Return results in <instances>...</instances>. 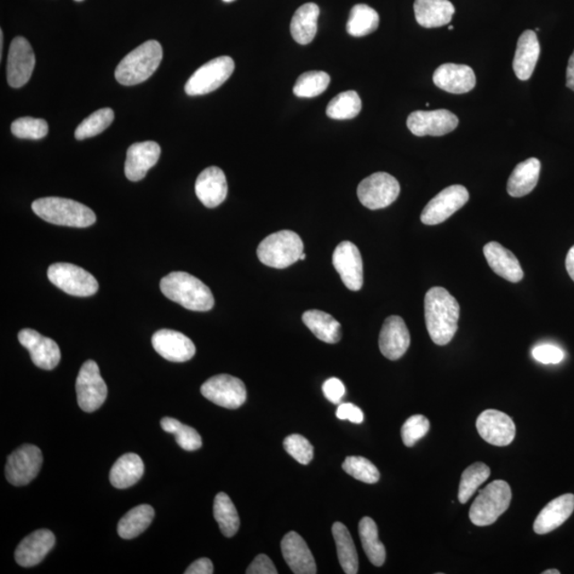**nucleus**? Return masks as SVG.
Masks as SVG:
<instances>
[{
  "instance_id": "nucleus-1",
  "label": "nucleus",
  "mask_w": 574,
  "mask_h": 574,
  "mask_svg": "<svg viewBox=\"0 0 574 574\" xmlns=\"http://www.w3.org/2000/svg\"><path fill=\"white\" fill-rule=\"evenodd\" d=\"M424 317L430 340L445 346L457 331L459 304L444 287H432L424 298Z\"/></svg>"
},
{
  "instance_id": "nucleus-2",
  "label": "nucleus",
  "mask_w": 574,
  "mask_h": 574,
  "mask_svg": "<svg viewBox=\"0 0 574 574\" xmlns=\"http://www.w3.org/2000/svg\"><path fill=\"white\" fill-rule=\"evenodd\" d=\"M160 287L166 298L191 311L206 312L214 307V297L209 287L187 273L166 275L161 280Z\"/></svg>"
},
{
  "instance_id": "nucleus-3",
  "label": "nucleus",
  "mask_w": 574,
  "mask_h": 574,
  "mask_svg": "<svg viewBox=\"0 0 574 574\" xmlns=\"http://www.w3.org/2000/svg\"><path fill=\"white\" fill-rule=\"evenodd\" d=\"M163 57L162 46L158 41H147L126 56L115 70V78L123 85H136L151 78Z\"/></svg>"
},
{
  "instance_id": "nucleus-4",
  "label": "nucleus",
  "mask_w": 574,
  "mask_h": 574,
  "mask_svg": "<svg viewBox=\"0 0 574 574\" xmlns=\"http://www.w3.org/2000/svg\"><path fill=\"white\" fill-rule=\"evenodd\" d=\"M32 210L43 221L57 226L86 228L94 225L96 215L88 206L77 201L48 197L33 201Z\"/></svg>"
},
{
  "instance_id": "nucleus-5",
  "label": "nucleus",
  "mask_w": 574,
  "mask_h": 574,
  "mask_svg": "<svg viewBox=\"0 0 574 574\" xmlns=\"http://www.w3.org/2000/svg\"><path fill=\"white\" fill-rule=\"evenodd\" d=\"M303 242L300 235L283 230L268 235L257 247V257L264 265L283 269L300 260Z\"/></svg>"
},
{
  "instance_id": "nucleus-6",
  "label": "nucleus",
  "mask_w": 574,
  "mask_h": 574,
  "mask_svg": "<svg viewBox=\"0 0 574 574\" xmlns=\"http://www.w3.org/2000/svg\"><path fill=\"white\" fill-rule=\"evenodd\" d=\"M512 501V490L507 482L496 480L480 491L469 510V518L476 526L495 524L507 512Z\"/></svg>"
},
{
  "instance_id": "nucleus-7",
  "label": "nucleus",
  "mask_w": 574,
  "mask_h": 574,
  "mask_svg": "<svg viewBox=\"0 0 574 574\" xmlns=\"http://www.w3.org/2000/svg\"><path fill=\"white\" fill-rule=\"evenodd\" d=\"M48 275L51 283L71 296L90 297L100 289L93 274L74 264H53L48 268Z\"/></svg>"
},
{
  "instance_id": "nucleus-8",
  "label": "nucleus",
  "mask_w": 574,
  "mask_h": 574,
  "mask_svg": "<svg viewBox=\"0 0 574 574\" xmlns=\"http://www.w3.org/2000/svg\"><path fill=\"white\" fill-rule=\"evenodd\" d=\"M232 57H218L198 68L186 84L188 96H199L211 93L227 82L234 72Z\"/></svg>"
},
{
  "instance_id": "nucleus-9",
  "label": "nucleus",
  "mask_w": 574,
  "mask_h": 574,
  "mask_svg": "<svg viewBox=\"0 0 574 574\" xmlns=\"http://www.w3.org/2000/svg\"><path fill=\"white\" fill-rule=\"evenodd\" d=\"M397 179L387 172H376L361 181L358 187L361 204L370 210L387 208L399 197Z\"/></svg>"
},
{
  "instance_id": "nucleus-10",
  "label": "nucleus",
  "mask_w": 574,
  "mask_h": 574,
  "mask_svg": "<svg viewBox=\"0 0 574 574\" xmlns=\"http://www.w3.org/2000/svg\"><path fill=\"white\" fill-rule=\"evenodd\" d=\"M76 393L80 409L86 413L95 412L105 404L108 387L95 361H86L80 369Z\"/></svg>"
},
{
  "instance_id": "nucleus-11",
  "label": "nucleus",
  "mask_w": 574,
  "mask_h": 574,
  "mask_svg": "<svg viewBox=\"0 0 574 574\" xmlns=\"http://www.w3.org/2000/svg\"><path fill=\"white\" fill-rule=\"evenodd\" d=\"M200 392L204 398L230 410L239 409L247 399L244 382L230 375L212 377L203 384Z\"/></svg>"
},
{
  "instance_id": "nucleus-12",
  "label": "nucleus",
  "mask_w": 574,
  "mask_h": 574,
  "mask_svg": "<svg viewBox=\"0 0 574 574\" xmlns=\"http://www.w3.org/2000/svg\"><path fill=\"white\" fill-rule=\"evenodd\" d=\"M43 455L34 445H22L8 457L5 478L14 486H25L36 478L41 470Z\"/></svg>"
},
{
  "instance_id": "nucleus-13",
  "label": "nucleus",
  "mask_w": 574,
  "mask_h": 574,
  "mask_svg": "<svg viewBox=\"0 0 574 574\" xmlns=\"http://www.w3.org/2000/svg\"><path fill=\"white\" fill-rule=\"evenodd\" d=\"M469 193L463 186H451L430 200L421 220L424 225L435 226L444 222L468 203Z\"/></svg>"
},
{
  "instance_id": "nucleus-14",
  "label": "nucleus",
  "mask_w": 574,
  "mask_h": 574,
  "mask_svg": "<svg viewBox=\"0 0 574 574\" xmlns=\"http://www.w3.org/2000/svg\"><path fill=\"white\" fill-rule=\"evenodd\" d=\"M34 66L36 56L30 43L25 38L16 37L11 42L7 62V80L11 88L24 86L30 80Z\"/></svg>"
},
{
  "instance_id": "nucleus-15",
  "label": "nucleus",
  "mask_w": 574,
  "mask_h": 574,
  "mask_svg": "<svg viewBox=\"0 0 574 574\" xmlns=\"http://www.w3.org/2000/svg\"><path fill=\"white\" fill-rule=\"evenodd\" d=\"M332 261L347 289L357 291L363 287V260L357 246L344 240L337 245Z\"/></svg>"
},
{
  "instance_id": "nucleus-16",
  "label": "nucleus",
  "mask_w": 574,
  "mask_h": 574,
  "mask_svg": "<svg viewBox=\"0 0 574 574\" xmlns=\"http://www.w3.org/2000/svg\"><path fill=\"white\" fill-rule=\"evenodd\" d=\"M476 429L486 443L499 447L512 444L516 435L513 419L496 410L482 413L476 421Z\"/></svg>"
},
{
  "instance_id": "nucleus-17",
  "label": "nucleus",
  "mask_w": 574,
  "mask_h": 574,
  "mask_svg": "<svg viewBox=\"0 0 574 574\" xmlns=\"http://www.w3.org/2000/svg\"><path fill=\"white\" fill-rule=\"evenodd\" d=\"M406 124L416 136H441L457 127L458 118L448 110L415 111L410 114Z\"/></svg>"
},
{
  "instance_id": "nucleus-18",
  "label": "nucleus",
  "mask_w": 574,
  "mask_h": 574,
  "mask_svg": "<svg viewBox=\"0 0 574 574\" xmlns=\"http://www.w3.org/2000/svg\"><path fill=\"white\" fill-rule=\"evenodd\" d=\"M19 341L30 353L33 364L39 369L53 370L60 363V348L51 338L32 329H24L19 333Z\"/></svg>"
},
{
  "instance_id": "nucleus-19",
  "label": "nucleus",
  "mask_w": 574,
  "mask_h": 574,
  "mask_svg": "<svg viewBox=\"0 0 574 574\" xmlns=\"http://www.w3.org/2000/svg\"><path fill=\"white\" fill-rule=\"evenodd\" d=\"M410 344V332L404 320L400 316H389L384 321L378 336V347L384 357L392 361L401 359L409 349Z\"/></svg>"
},
{
  "instance_id": "nucleus-20",
  "label": "nucleus",
  "mask_w": 574,
  "mask_h": 574,
  "mask_svg": "<svg viewBox=\"0 0 574 574\" xmlns=\"http://www.w3.org/2000/svg\"><path fill=\"white\" fill-rule=\"evenodd\" d=\"M152 343L161 357L174 363H183L194 358L196 347L182 333L163 329L154 333Z\"/></svg>"
},
{
  "instance_id": "nucleus-21",
  "label": "nucleus",
  "mask_w": 574,
  "mask_h": 574,
  "mask_svg": "<svg viewBox=\"0 0 574 574\" xmlns=\"http://www.w3.org/2000/svg\"><path fill=\"white\" fill-rule=\"evenodd\" d=\"M161 147L158 143L146 141L135 143L127 152L125 175L130 181L137 182L146 177L149 170L158 163Z\"/></svg>"
},
{
  "instance_id": "nucleus-22",
  "label": "nucleus",
  "mask_w": 574,
  "mask_h": 574,
  "mask_svg": "<svg viewBox=\"0 0 574 574\" xmlns=\"http://www.w3.org/2000/svg\"><path fill=\"white\" fill-rule=\"evenodd\" d=\"M56 537L49 530H39L28 535L15 550V561L22 567H33L41 562L55 547Z\"/></svg>"
},
{
  "instance_id": "nucleus-23",
  "label": "nucleus",
  "mask_w": 574,
  "mask_h": 574,
  "mask_svg": "<svg viewBox=\"0 0 574 574\" xmlns=\"http://www.w3.org/2000/svg\"><path fill=\"white\" fill-rule=\"evenodd\" d=\"M195 192L206 208H216L227 198L228 183L225 172L216 166L205 169L197 178Z\"/></svg>"
},
{
  "instance_id": "nucleus-24",
  "label": "nucleus",
  "mask_w": 574,
  "mask_h": 574,
  "mask_svg": "<svg viewBox=\"0 0 574 574\" xmlns=\"http://www.w3.org/2000/svg\"><path fill=\"white\" fill-rule=\"evenodd\" d=\"M433 82L438 88L451 94L468 93L476 84L472 67L453 63L440 65L433 74Z\"/></svg>"
},
{
  "instance_id": "nucleus-25",
  "label": "nucleus",
  "mask_w": 574,
  "mask_h": 574,
  "mask_svg": "<svg viewBox=\"0 0 574 574\" xmlns=\"http://www.w3.org/2000/svg\"><path fill=\"white\" fill-rule=\"evenodd\" d=\"M281 551L286 564L296 574H315L317 567L311 550L296 532L287 533L281 542Z\"/></svg>"
},
{
  "instance_id": "nucleus-26",
  "label": "nucleus",
  "mask_w": 574,
  "mask_h": 574,
  "mask_svg": "<svg viewBox=\"0 0 574 574\" xmlns=\"http://www.w3.org/2000/svg\"><path fill=\"white\" fill-rule=\"evenodd\" d=\"M574 510V495L566 493L554 500L549 502L539 513L535 522H534V532L538 535H544L560 527Z\"/></svg>"
},
{
  "instance_id": "nucleus-27",
  "label": "nucleus",
  "mask_w": 574,
  "mask_h": 574,
  "mask_svg": "<svg viewBox=\"0 0 574 574\" xmlns=\"http://www.w3.org/2000/svg\"><path fill=\"white\" fill-rule=\"evenodd\" d=\"M483 252L488 265L501 278L513 283H520L524 278L518 258L512 251L497 242H491L484 246Z\"/></svg>"
},
{
  "instance_id": "nucleus-28",
  "label": "nucleus",
  "mask_w": 574,
  "mask_h": 574,
  "mask_svg": "<svg viewBox=\"0 0 574 574\" xmlns=\"http://www.w3.org/2000/svg\"><path fill=\"white\" fill-rule=\"evenodd\" d=\"M539 55H541V45H539L536 33L532 30H526L521 34L513 61V68L517 78L526 82L535 70Z\"/></svg>"
},
{
  "instance_id": "nucleus-29",
  "label": "nucleus",
  "mask_w": 574,
  "mask_h": 574,
  "mask_svg": "<svg viewBox=\"0 0 574 574\" xmlns=\"http://www.w3.org/2000/svg\"><path fill=\"white\" fill-rule=\"evenodd\" d=\"M416 21L424 28H439L449 24L456 13L449 0H415Z\"/></svg>"
},
{
  "instance_id": "nucleus-30",
  "label": "nucleus",
  "mask_w": 574,
  "mask_h": 574,
  "mask_svg": "<svg viewBox=\"0 0 574 574\" xmlns=\"http://www.w3.org/2000/svg\"><path fill=\"white\" fill-rule=\"evenodd\" d=\"M541 168V161L536 158L527 159L517 165L508 182L510 196L519 198L529 195L537 186Z\"/></svg>"
},
{
  "instance_id": "nucleus-31",
  "label": "nucleus",
  "mask_w": 574,
  "mask_h": 574,
  "mask_svg": "<svg viewBox=\"0 0 574 574\" xmlns=\"http://www.w3.org/2000/svg\"><path fill=\"white\" fill-rule=\"evenodd\" d=\"M320 10L317 4L309 3L301 5L292 16L291 33L298 44L311 43L317 33V22Z\"/></svg>"
},
{
  "instance_id": "nucleus-32",
  "label": "nucleus",
  "mask_w": 574,
  "mask_h": 574,
  "mask_svg": "<svg viewBox=\"0 0 574 574\" xmlns=\"http://www.w3.org/2000/svg\"><path fill=\"white\" fill-rule=\"evenodd\" d=\"M144 463L135 453H127L120 457L113 465L110 472V482L115 488L125 490L134 486L142 479Z\"/></svg>"
},
{
  "instance_id": "nucleus-33",
  "label": "nucleus",
  "mask_w": 574,
  "mask_h": 574,
  "mask_svg": "<svg viewBox=\"0 0 574 574\" xmlns=\"http://www.w3.org/2000/svg\"><path fill=\"white\" fill-rule=\"evenodd\" d=\"M302 320L318 340L328 344H336L341 341L342 326L330 314L318 309H309L303 313Z\"/></svg>"
},
{
  "instance_id": "nucleus-34",
  "label": "nucleus",
  "mask_w": 574,
  "mask_h": 574,
  "mask_svg": "<svg viewBox=\"0 0 574 574\" xmlns=\"http://www.w3.org/2000/svg\"><path fill=\"white\" fill-rule=\"evenodd\" d=\"M332 535L335 537L338 560L344 573L357 574L359 571V556L353 543L352 534L342 522H335L332 526Z\"/></svg>"
},
{
  "instance_id": "nucleus-35",
  "label": "nucleus",
  "mask_w": 574,
  "mask_h": 574,
  "mask_svg": "<svg viewBox=\"0 0 574 574\" xmlns=\"http://www.w3.org/2000/svg\"><path fill=\"white\" fill-rule=\"evenodd\" d=\"M154 518V509L151 505L142 504L132 509L119 520L117 526L118 535L124 539L135 538L152 525Z\"/></svg>"
},
{
  "instance_id": "nucleus-36",
  "label": "nucleus",
  "mask_w": 574,
  "mask_h": 574,
  "mask_svg": "<svg viewBox=\"0 0 574 574\" xmlns=\"http://www.w3.org/2000/svg\"><path fill=\"white\" fill-rule=\"evenodd\" d=\"M359 533L367 558L372 565L381 567L387 560V550L378 539V526L370 517L360 521Z\"/></svg>"
},
{
  "instance_id": "nucleus-37",
  "label": "nucleus",
  "mask_w": 574,
  "mask_h": 574,
  "mask_svg": "<svg viewBox=\"0 0 574 574\" xmlns=\"http://www.w3.org/2000/svg\"><path fill=\"white\" fill-rule=\"evenodd\" d=\"M380 24V16L370 5L355 4L350 11L347 32L350 36L361 38L375 32Z\"/></svg>"
},
{
  "instance_id": "nucleus-38",
  "label": "nucleus",
  "mask_w": 574,
  "mask_h": 574,
  "mask_svg": "<svg viewBox=\"0 0 574 574\" xmlns=\"http://www.w3.org/2000/svg\"><path fill=\"white\" fill-rule=\"evenodd\" d=\"M214 518L226 537H232L239 529V517L237 509L225 492L217 493L213 505Z\"/></svg>"
},
{
  "instance_id": "nucleus-39",
  "label": "nucleus",
  "mask_w": 574,
  "mask_h": 574,
  "mask_svg": "<svg viewBox=\"0 0 574 574\" xmlns=\"http://www.w3.org/2000/svg\"><path fill=\"white\" fill-rule=\"evenodd\" d=\"M490 475L491 468L484 463H474L465 470L459 482L458 501L467 503Z\"/></svg>"
},
{
  "instance_id": "nucleus-40",
  "label": "nucleus",
  "mask_w": 574,
  "mask_h": 574,
  "mask_svg": "<svg viewBox=\"0 0 574 574\" xmlns=\"http://www.w3.org/2000/svg\"><path fill=\"white\" fill-rule=\"evenodd\" d=\"M161 427L166 433L174 434L176 436L177 444L183 450L196 451L203 447V439L196 430L181 423L177 419L164 417L161 421Z\"/></svg>"
},
{
  "instance_id": "nucleus-41",
  "label": "nucleus",
  "mask_w": 574,
  "mask_h": 574,
  "mask_svg": "<svg viewBox=\"0 0 574 574\" xmlns=\"http://www.w3.org/2000/svg\"><path fill=\"white\" fill-rule=\"evenodd\" d=\"M361 110V100L357 91H347L338 94L326 107V115L332 119H352Z\"/></svg>"
},
{
  "instance_id": "nucleus-42",
  "label": "nucleus",
  "mask_w": 574,
  "mask_h": 574,
  "mask_svg": "<svg viewBox=\"0 0 574 574\" xmlns=\"http://www.w3.org/2000/svg\"><path fill=\"white\" fill-rule=\"evenodd\" d=\"M115 115L110 108H103L91 114L74 131L76 140L83 141L102 134L113 123Z\"/></svg>"
},
{
  "instance_id": "nucleus-43",
  "label": "nucleus",
  "mask_w": 574,
  "mask_h": 574,
  "mask_svg": "<svg viewBox=\"0 0 574 574\" xmlns=\"http://www.w3.org/2000/svg\"><path fill=\"white\" fill-rule=\"evenodd\" d=\"M330 76L325 72H307L298 78L294 94L300 99H314L323 94L330 84Z\"/></svg>"
},
{
  "instance_id": "nucleus-44",
  "label": "nucleus",
  "mask_w": 574,
  "mask_h": 574,
  "mask_svg": "<svg viewBox=\"0 0 574 574\" xmlns=\"http://www.w3.org/2000/svg\"><path fill=\"white\" fill-rule=\"evenodd\" d=\"M344 472L366 484H375L380 480V473L370 459L363 457H348L343 463Z\"/></svg>"
},
{
  "instance_id": "nucleus-45",
  "label": "nucleus",
  "mask_w": 574,
  "mask_h": 574,
  "mask_svg": "<svg viewBox=\"0 0 574 574\" xmlns=\"http://www.w3.org/2000/svg\"><path fill=\"white\" fill-rule=\"evenodd\" d=\"M48 130V122L41 118L22 117L11 125L13 135L22 140H42Z\"/></svg>"
},
{
  "instance_id": "nucleus-46",
  "label": "nucleus",
  "mask_w": 574,
  "mask_h": 574,
  "mask_svg": "<svg viewBox=\"0 0 574 574\" xmlns=\"http://www.w3.org/2000/svg\"><path fill=\"white\" fill-rule=\"evenodd\" d=\"M284 449L298 463L308 465L314 457V448L302 435L291 434L284 439Z\"/></svg>"
},
{
  "instance_id": "nucleus-47",
  "label": "nucleus",
  "mask_w": 574,
  "mask_h": 574,
  "mask_svg": "<svg viewBox=\"0 0 574 574\" xmlns=\"http://www.w3.org/2000/svg\"><path fill=\"white\" fill-rule=\"evenodd\" d=\"M430 430V422L427 417L414 415L407 419L401 429L402 440L406 447L415 446L419 439L426 436Z\"/></svg>"
},
{
  "instance_id": "nucleus-48",
  "label": "nucleus",
  "mask_w": 574,
  "mask_h": 574,
  "mask_svg": "<svg viewBox=\"0 0 574 574\" xmlns=\"http://www.w3.org/2000/svg\"><path fill=\"white\" fill-rule=\"evenodd\" d=\"M532 355L539 363L545 365L559 364L565 358V353L561 348L549 344L534 348Z\"/></svg>"
},
{
  "instance_id": "nucleus-49",
  "label": "nucleus",
  "mask_w": 574,
  "mask_h": 574,
  "mask_svg": "<svg viewBox=\"0 0 574 574\" xmlns=\"http://www.w3.org/2000/svg\"><path fill=\"white\" fill-rule=\"evenodd\" d=\"M323 392L325 397L332 404H341L344 396L346 395V387H344L340 378H331L324 383Z\"/></svg>"
},
{
  "instance_id": "nucleus-50",
  "label": "nucleus",
  "mask_w": 574,
  "mask_h": 574,
  "mask_svg": "<svg viewBox=\"0 0 574 574\" xmlns=\"http://www.w3.org/2000/svg\"><path fill=\"white\" fill-rule=\"evenodd\" d=\"M247 574H277V568L274 562L265 554H258L254 561L251 562Z\"/></svg>"
},
{
  "instance_id": "nucleus-51",
  "label": "nucleus",
  "mask_w": 574,
  "mask_h": 574,
  "mask_svg": "<svg viewBox=\"0 0 574 574\" xmlns=\"http://www.w3.org/2000/svg\"><path fill=\"white\" fill-rule=\"evenodd\" d=\"M336 416L341 421H349L360 424L364 422V413L352 404H343L337 407Z\"/></svg>"
},
{
  "instance_id": "nucleus-52",
  "label": "nucleus",
  "mask_w": 574,
  "mask_h": 574,
  "mask_svg": "<svg viewBox=\"0 0 574 574\" xmlns=\"http://www.w3.org/2000/svg\"><path fill=\"white\" fill-rule=\"evenodd\" d=\"M214 572L213 564L209 559H199L194 561L186 570V574H212Z\"/></svg>"
},
{
  "instance_id": "nucleus-53",
  "label": "nucleus",
  "mask_w": 574,
  "mask_h": 574,
  "mask_svg": "<svg viewBox=\"0 0 574 574\" xmlns=\"http://www.w3.org/2000/svg\"><path fill=\"white\" fill-rule=\"evenodd\" d=\"M566 85L567 88L574 91V51L570 57V62H568Z\"/></svg>"
},
{
  "instance_id": "nucleus-54",
  "label": "nucleus",
  "mask_w": 574,
  "mask_h": 574,
  "mask_svg": "<svg viewBox=\"0 0 574 574\" xmlns=\"http://www.w3.org/2000/svg\"><path fill=\"white\" fill-rule=\"evenodd\" d=\"M566 269L570 278L574 281V246L568 251L566 257Z\"/></svg>"
},
{
  "instance_id": "nucleus-55",
  "label": "nucleus",
  "mask_w": 574,
  "mask_h": 574,
  "mask_svg": "<svg viewBox=\"0 0 574 574\" xmlns=\"http://www.w3.org/2000/svg\"><path fill=\"white\" fill-rule=\"evenodd\" d=\"M3 50H4V32L2 30L0 31V55L2 56H3Z\"/></svg>"
},
{
  "instance_id": "nucleus-56",
  "label": "nucleus",
  "mask_w": 574,
  "mask_h": 574,
  "mask_svg": "<svg viewBox=\"0 0 574 574\" xmlns=\"http://www.w3.org/2000/svg\"><path fill=\"white\" fill-rule=\"evenodd\" d=\"M561 572L556 570H549L543 572V574H560Z\"/></svg>"
},
{
  "instance_id": "nucleus-57",
  "label": "nucleus",
  "mask_w": 574,
  "mask_h": 574,
  "mask_svg": "<svg viewBox=\"0 0 574 574\" xmlns=\"http://www.w3.org/2000/svg\"><path fill=\"white\" fill-rule=\"evenodd\" d=\"M306 257H307V256H306V255H304V254H302V255L300 256V260H301V261L306 260Z\"/></svg>"
},
{
  "instance_id": "nucleus-58",
  "label": "nucleus",
  "mask_w": 574,
  "mask_h": 574,
  "mask_svg": "<svg viewBox=\"0 0 574 574\" xmlns=\"http://www.w3.org/2000/svg\"><path fill=\"white\" fill-rule=\"evenodd\" d=\"M223 2H225V3H232V2H234V0H223Z\"/></svg>"
},
{
  "instance_id": "nucleus-59",
  "label": "nucleus",
  "mask_w": 574,
  "mask_h": 574,
  "mask_svg": "<svg viewBox=\"0 0 574 574\" xmlns=\"http://www.w3.org/2000/svg\"><path fill=\"white\" fill-rule=\"evenodd\" d=\"M453 29H455V27H453V26L449 27V30H453Z\"/></svg>"
},
{
  "instance_id": "nucleus-60",
  "label": "nucleus",
  "mask_w": 574,
  "mask_h": 574,
  "mask_svg": "<svg viewBox=\"0 0 574 574\" xmlns=\"http://www.w3.org/2000/svg\"><path fill=\"white\" fill-rule=\"evenodd\" d=\"M74 2H83V0H74Z\"/></svg>"
}]
</instances>
